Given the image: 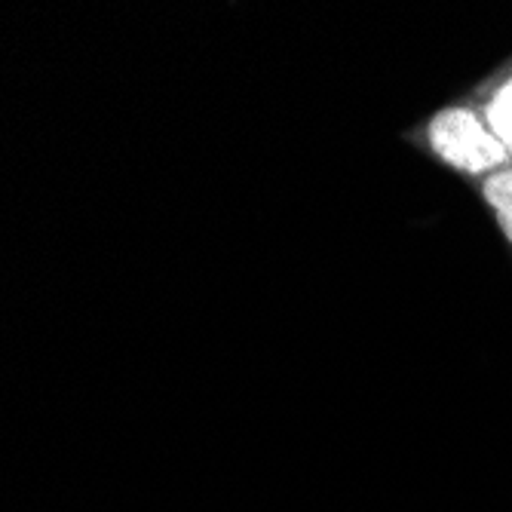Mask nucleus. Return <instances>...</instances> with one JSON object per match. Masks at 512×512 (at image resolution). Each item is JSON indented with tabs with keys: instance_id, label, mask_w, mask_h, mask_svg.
Instances as JSON below:
<instances>
[{
	"instance_id": "1",
	"label": "nucleus",
	"mask_w": 512,
	"mask_h": 512,
	"mask_svg": "<svg viewBox=\"0 0 512 512\" xmlns=\"http://www.w3.org/2000/svg\"><path fill=\"white\" fill-rule=\"evenodd\" d=\"M424 138L445 166L473 178H488L491 172L503 169L509 157L500 138L491 132L485 114L467 105H451L433 114L424 129Z\"/></svg>"
},
{
	"instance_id": "2",
	"label": "nucleus",
	"mask_w": 512,
	"mask_h": 512,
	"mask_svg": "<svg viewBox=\"0 0 512 512\" xmlns=\"http://www.w3.org/2000/svg\"><path fill=\"white\" fill-rule=\"evenodd\" d=\"M482 200L488 203L503 240L512 246V166H503L482 178Z\"/></svg>"
},
{
	"instance_id": "3",
	"label": "nucleus",
	"mask_w": 512,
	"mask_h": 512,
	"mask_svg": "<svg viewBox=\"0 0 512 512\" xmlns=\"http://www.w3.org/2000/svg\"><path fill=\"white\" fill-rule=\"evenodd\" d=\"M485 120L491 132L500 138V145L512 154V77L491 92V99L485 105Z\"/></svg>"
}]
</instances>
